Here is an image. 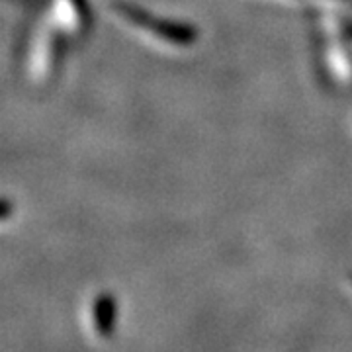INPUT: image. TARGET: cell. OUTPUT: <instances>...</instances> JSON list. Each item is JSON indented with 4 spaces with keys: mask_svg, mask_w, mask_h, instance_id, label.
Listing matches in <instances>:
<instances>
[{
    "mask_svg": "<svg viewBox=\"0 0 352 352\" xmlns=\"http://www.w3.org/2000/svg\"><path fill=\"white\" fill-rule=\"evenodd\" d=\"M120 10L126 14L131 22L143 25V28H149L155 34H159L161 38L168 39V41H175V43H190V41H194V38H196L194 28H190V25L186 24H176V22L157 20V18L149 16V14L135 10V8H131V6H122Z\"/></svg>",
    "mask_w": 352,
    "mask_h": 352,
    "instance_id": "cell-1",
    "label": "cell"
},
{
    "mask_svg": "<svg viewBox=\"0 0 352 352\" xmlns=\"http://www.w3.org/2000/svg\"><path fill=\"white\" fill-rule=\"evenodd\" d=\"M92 319H94L96 333L104 339H110L113 331H116V323H118V302H116L113 294L104 292L94 300V303H92Z\"/></svg>",
    "mask_w": 352,
    "mask_h": 352,
    "instance_id": "cell-2",
    "label": "cell"
}]
</instances>
